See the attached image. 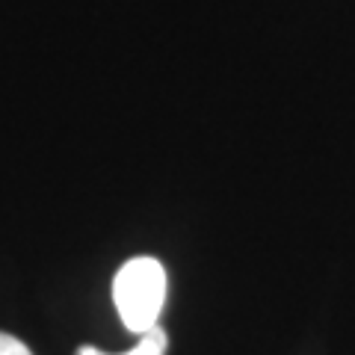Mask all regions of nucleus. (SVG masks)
Returning <instances> with one entry per match:
<instances>
[{"instance_id":"3","label":"nucleus","mask_w":355,"mask_h":355,"mask_svg":"<svg viewBox=\"0 0 355 355\" xmlns=\"http://www.w3.org/2000/svg\"><path fill=\"white\" fill-rule=\"evenodd\" d=\"M0 355H33L24 340H18L15 335L0 331Z\"/></svg>"},{"instance_id":"2","label":"nucleus","mask_w":355,"mask_h":355,"mask_svg":"<svg viewBox=\"0 0 355 355\" xmlns=\"http://www.w3.org/2000/svg\"><path fill=\"white\" fill-rule=\"evenodd\" d=\"M166 347H169V335L160 326H154L146 335H139V340L121 355H166ZM74 355H110V352H101L98 347H80Z\"/></svg>"},{"instance_id":"1","label":"nucleus","mask_w":355,"mask_h":355,"mask_svg":"<svg viewBox=\"0 0 355 355\" xmlns=\"http://www.w3.org/2000/svg\"><path fill=\"white\" fill-rule=\"evenodd\" d=\"M113 302L128 331L146 335L157 326L166 305V270L157 258L139 254L121 263L113 279Z\"/></svg>"}]
</instances>
